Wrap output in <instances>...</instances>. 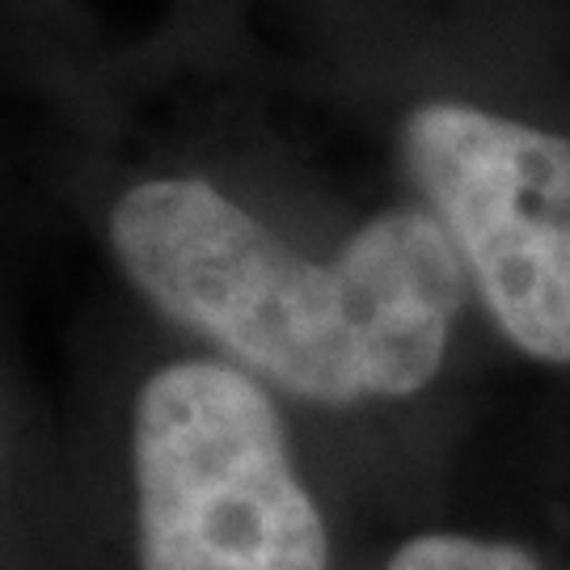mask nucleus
<instances>
[{
    "label": "nucleus",
    "instance_id": "nucleus-1",
    "mask_svg": "<svg viewBox=\"0 0 570 570\" xmlns=\"http://www.w3.org/2000/svg\"><path fill=\"white\" fill-rule=\"evenodd\" d=\"M56 183L127 292L284 402L360 410L435 385L473 301L449 233L414 199L308 245L207 165L51 106Z\"/></svg>",
    "mask_w": 570,
    "mask_h": 570
},
{
    "label": "nucleus",
    "instance_id": "nucleus-2",
    "mask_svg": "<svg viewBox=\"0 0 570 570\" xmlns=\"http://www.w3.org/2000/svg\"><path fill=\"white\" fill-rule=\"evenodd\" d=\"M122 456L140 570H330L284 397L204 346L169 355L127 402Z\"/></svg>",
    "mask_w": 570,
    "mask_h": 570
},
{
    "label": "nucleus",
    "instance_id": "nucleus-4",
    "mask_svg": "<svg viewBox=\"0 0 570 570\" xmlns=\"http://www.w3.org/2000/svg\"><path fill=\"white\" fill-rule=\"evenodd\" d=\"M102 26L106 0H0V68L42 94L98 51Z\"/></svg>",
    "mask_w": 570,
    "mask_h": 570
},
{
    "label": "nucleus",
    "instance_id": "nucleus-5",
    "mask_svg": "<svg viewBox=\"0 0 570 570\" xmlns=\"http://www.w3.org/2000/svg\"><path fill=\"white\" fill-rule=\"evenodd\" d=\"M381 570H550L546 558L499 532L423 529L393 546Z\"/></svg>",
    "mask_w": 570,
    "mask_h": 570
},
{
    "label": "nucleus",
    "instance_id": "nucleus-3",
    "mask_svg": "<svg viewBox=\"0 0 570 570\" xmlns=\"http://www.w3.org/2000/svg\"><path fill=\"white\" fill-rule=\"evenodd\" d=\"M414 204L456 245L469 292L524 360L570 367V136L428 98L393 127Z\"/></svg>",
    "mask_w": 570,
    "mask_h": 570
}]
</instances>
